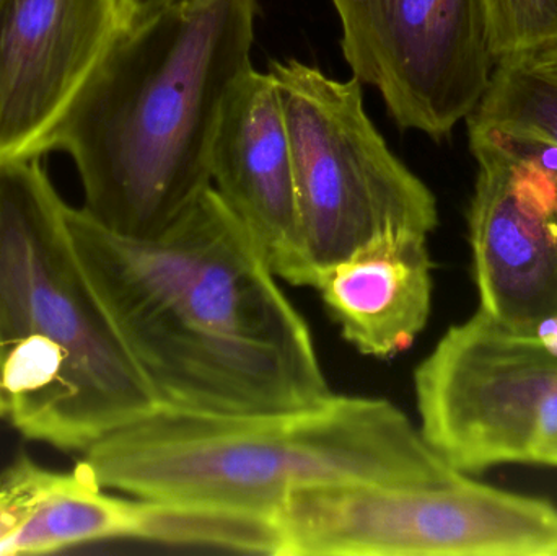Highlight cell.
Returning a JSON list of instances; mask_svg holds the SVG:
<instances>
[{
    "label": "cell",
    "instance_id": "1",
    "mask_svg": "<svg viewBox=\"0 0 557 556\" xmlns=\"http://www.w3.org/2000/svg\"><path fill=\"white\" fill-rule=\"evenodd\" d=\"M82 271L162 407L297 410L330 397L310 329L214 186L165 234L124 237L67 208Z\"/></svg>",
    "mask_w": 557,
    "mask_h": 556
},
{
    "label": "cell",
    "instance_id": "2",
    "mask_svg": "<svg viewBox=\"0 0 557 556\" xmlns=\"http://www.w3.org/2000/svg\"><path fill=\"white\" fill-rule=\"evenodd\" d=\"M257 0L127 18L46 143L77 166L84 211L124 237L165 234L212 186L215 134L253 71Z\"/></svg>",
    "mask_w": 557,
    "mask_h": 556
},
{
    "label": "cell",
    "instance_id": "3",
    "mask_svg": "<svg viewBox=\"0 0 557 556\" xmlns=\"http://www.w3.org/2000/svg\"><path fill=\"white\" fill-rule=\"evenodd\" d=\"M98 485L147 502L276 519L317 485H428L457 477L385 398L331 394L297 410L202 413L160 405L82 453Z\"/></svg>",
    "mask_w": 557,
    "mask_h": 556
},
{
    "label": "cell",
    "instance_id": "4",
    "mask_svg": "<svg viewBox=\"0 0 557 556\" xmlns=\"http://www.w3.org/2000/svg\"><path fill=\"white\" fill-rule=\"evenodd\" d=\"M39 157L0 162V378L32 441L84 453L160 407L91 291Z\"/></svg>",
    "mask_w": 557,
    "mask_h": 556
},
{
    "label": "cell",
    "instance_id": "5",
    "mask_svg": "<svg viewBox=\"0 0 557 556\" xmlns=\"http://www.w3.org/2000/svg\"><path fill=\"white\" fill-rule=\"evenodd\" d=\"M278 556H557V506L458 473L428 485L334 483L292 493Z\"/></svg>",
    "mask_w": 557,
    "mask_h": 556
},
{
    "label": "cell",
    "instance_id": "6",
    "mask_svg": "<svg viewBox=\"0 0 557 556\" xmlns=\"http://www.w3.org/2000/svg\"><path fill=\"white\" fill-rule=\"evenodd\" d=\"M270 74L294 160L301 237L314 277L386 228L431 235L437 199L386 146L357 78L336 81L288 59Z\"/></svg>",
    "mask_w": 557,
    "mask_h": 556
},
{
    "label": "cell",
    "instance_id": "7",
    "mask_svg": "<svg viewBox=\"0 0 557 556\" xmlns=\"http://www.w3.org/2000/svg\"><path fill=\"white\" fill-rule=\"evenodd\" d=\"M557 375V343L478 309L451 325L414 371L419 431L451 469L474 475L532 464L543 404Z\"/></svg>",
    "mask_w": 557,
    "mask_h": 556
},
{
    "label": "cell",
    "instance_id": "8",
    "mask_svg": "<svg viewBox=\"0 0 557 556\" xmlns=\"http://www.w3.org/2000/svg\"><path fill=\"white\" fill-rule=\"evenodd\" d=\"M344 59L401 129L450 136L493 81L484 0H331Z\"/></svg>",
    "mask_w": 557,
    "mask_h": 556
},
{
    "label": "cell",
    "instance_id": "9",
    "mask_svg": "<svg viewBox=\"0 0 557 556\" xmlns=\"http://www.w3.org/2000/svg\"><path fill=\"white\" fill-rule=\"evenodd\" d=\"M476 180L468 208L480 309L520 332L557 319V144L467 120Z\"/></svg>",
    "mask_w": 557,
    "mask_h": 556
},
{
    "label": "cell",
    "instance_id": "10",
    "mask_svg": "<svg viewBox=\"0 0 557 556\" xmlns=\"http://www.w3.org/2000/svg\"><path fill=\"white\" fill-rule=\"evenodd\" d=\"M124 22L123 0H0V162L46 153Z\"/></svg>",
    "mask_w": 557,
    "mask_h": 556
},
{
    "label": "cell",
    "instance_id": "11",
    "mask_svg": "<svg viewBox=\"0 0 557 556\" xmlns=\"http://www.w3.org/2000/svg\"><path fill=\"white\" fill-rule=\"evenodd\" d=\"M211 176L215 191L251 232L278 280L313 287L287 124L270 72L253 69L228 98L212 147Z\"/></svg>",
    "mask_w": 557,
    "mask_h": 556
},
{
    "label": "cell",
    "instance_id": "12",
    "mask_svg": "<svg viewBox=\"0 0 557 556\" xmlns=\"http://www.w3.org/2000/svg\"><path fill=\"white\" fill-rule=\"evenodd\" d=\"M428 238L386 228L318 271L313 289L360 355L395 358L424 332L434 289Z\"/></svg>",
    "mask_w": 557,
    "mask_h": 556
},
{
    "label": "cell",
    "instance_id": "13",
    "mask_svg": "<svg viewBox=\"0 0 557 556\" xmlns=\"http://www.w3.org/2000/svg\"><path fill=\"white\" fill-rule=\"evenodd\" d=\"M137 541L172 548L278 556L277 521L212 506L143 499Z\"/></svg>",
    "mask_w": 557,
    "mask_h": 556
},
{
    "label": "cell",
    "instance_id": "14",
    "mask_svg": "<svg viewBox=\"0 0 557 556\" xmlns=\"http://www.w3.org/2000/svg\"><path fill=\"white\" fill-rule=\"evenodd\" d=\"M471 116L522 127L557 144V81L523 61L497 64Z\"/></svg>",
    "mask_w": 557,
    "mask_h": 556
},
{
    "label": "cell",
    "instance_id": "15",
    "mask_svg": "<svg viewBox=\"0 0 557 556\" xmlns=\"http://www.w3.org/2000/svg\"><path fill=\"white\" fill-rule=\"evenodd\" d=\"M494 62L520 61L557 48V0H484Z\"/></svg>",
    "mask_w": 557,
    "mask_h": 556
},
{
    "label": "cell",
    "instance_id": "16",
    "mask_svg": "<svg viewBox=\"0 0 557 556\" xmlns=\"http://www.w3.org/2000/svg\"><path fill=\"white\" fill-rule=\"evenodd\" d=\"M36 464L20 457L0 477V555H18V539L35 492Z\"/></svg>",
    "mask_w": 557,
    "mask_h": 556
},
{
    "label": "cell",
    "instance_id": "17",
    "mask_svg": "<svg viewBox=\"0 0 557 556\" xmlns=\"http://www.w3.org/2000/svg\"><path fill=\"white\" fill-rule=\"evenodd\" d=\"M191 2H195V0H123V5L127 20L152 15V13L173 9V7L186 5V3Z\"/></svg>",
    "mask_w": 557,
    "mask_h": 556
},
{
    "label": "cell",
    "instance_id": "18",
    "mask_svg": "<svg viewBox=\"0 0 557 556\" xmlns=\"http://www.w3.org/2000/svg\"><path fill=\"white\" fill-rule=\"evenodd\" d=\"M520 61L527 62L530 67L557 81V48L546 49L532 58L520 59Z\"/></svg>",
    "mask_w": 557,
    "mask_h": 556
},
{
    "label": "cell",
    "instance_id": "19",
    "mask_svg": "<svg viewBox=\"0 0 557 556\" xmlns=\"http://www.w3.org/2000/svg\"><path fill=\"white\" fill-rule=\"evenodd\" d=\"M9 418V400H7L5 391H3L2 378H0V420Z\"/></svg>",
    "mask_w": 557,
    "mask_h": 556
},
{
    "label": "cell",
    "instance_id": "20",
    "mask_svg": "<svg viewBox=\"0 0 557 556\" xmlns=\"http://www.w3.org/2000/svg\"><path fill=\"white\" fill-rule=\"evenodd\" d=\"M553 398H555L556 410H557V375L555 381V388H553Z\"/></svg>",
    "mask_w": 557,
    "mask_h": 556
}]
</instances>
